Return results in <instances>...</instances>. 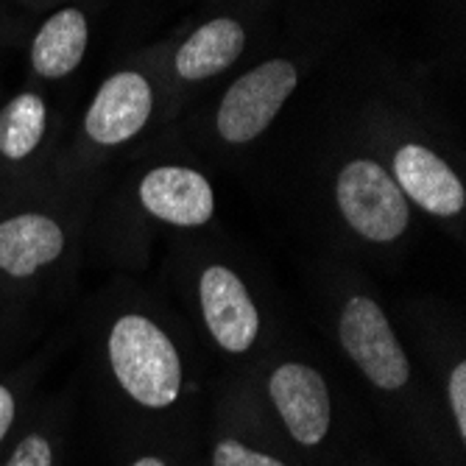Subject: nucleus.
I'll use <instances>...</instances> for the list:
<instances>
[{"label": "nucleus", "mask_w": 466, "mask_h": 466, "mask_svg": "<svg viewBox=\"0 0 466 466\" xmlns=\"http://www.w3.org/2000/svg\"><path fill=\"white\" fill-rule=\"evenodd\" d=\"M109 360L123 391L146 408H167L182 389L177 347L146 316H123L109 332Z\"/></svg>", "instance_id": "nucleus-1"}, {"label": "nucleus", "mask_w": 466, "mask_h": 466, "mask_svg": "<svg viewBox=\"0 0 466 466\" xmlns=\"http://www.w3.org/2000/svg\"><path fill=\"white\" fill-rule=\"evenodd\" d=\"M335 198L347 224L371 243H391L408 229L405 193L386 167L371 159H355L338 174Z\"/></svg>", "instance_id": "nucleus-2"}, {"label": "nucleus", "mask_w": 466, "mask_h": 466, "mask_svg": "<svg viewBox=\"0 0 466 466\" xmlns=\"http://www.w3.org/2000/svg\"><path fill=\"white\" fill-rule=\"evenodd\" d=\"M296 87V67L288 59H271L240 76L218 106V135L227 143H248L268 129Z\"/></svg>", "instance_id": "nucleus-3"}, {"label": "nucleus", "mask_w": 466, "mask_h": 466, "mask_svg": "<svg viewBox=\"0 0 466 466\" xmlns=\"http://www.w3.org/2000/svg\"><path fill=\"white\" fill-rule=\"evenodd\" d=\"M341 344L377 389L400 391L408 383V358L383 310L366 296H355L347 302L341 313Z\"/></svg>", "instance_id": "nucleus-4"}, {"label": "nucleus", "mask_w": 466, "mask_h": 466, "mask_svg": "<svg viewBox=\"0 0 466 466\" xmlns=\"http://www.w3.org/2000/svg\"><path fill=\"white\" fill-rule=\"evenodd\" d=\"M204 321L221 350L246 352L260 332V316L243 279L227 266H209L198 279Z\"/></svg>", "instance_id": "nucleus-5"}, {"label": "nucleus", "mask_w": 466, "mask_h": 466, "mask_svg": "<svg viewBox=\"0 0 466 466\" xmlns=\"http://www.w3.org/2000/svg\"><path fill=\"white\" fill-rule=\"evenodd\" d=\"M268 394L285 421L288 433L305 444H319L329 431V391L324 377L305 363H285L268 380Z\"/></svg>", "instance_id": "nucleus-6"}, {"label": "nucleus", "mask_w": 466, "mask_h": 466, "mask_svg": "<svg viewBox=\"0 0 466 466\" xmlns=\"http://www.w3.org/2000/svg\"><path fill=\"white\" fill-rule=\"evenodd\" d=\"M154 96L140 73H117L104 81L93 106L84 117V129L101 146H120L148 123Z\"/></svg>", "instance_id": "nucleus-7"}, {"label": "nucleus", "mask_w": 466, "mask_h": 466, "mask_svg": "<svg viewBox=\"0 0 466 466\" xmlns=\"http://www.w3.org/2000/svg\"><path fill=\"white\" fill-rule=\"evenodd\" d=\"M140 201L148 213L174 227H204L216 213L209 182L190 167L165 165L140 182Z\"/></svg>", "instance_id": "nucleus-8"}, {"label": "nucleus", "mask_w": 466, "mask_h": 466, "mask_svg": "<svg viewBox=\"0 0 466 466\" xmlns=\"http://www.w3.org/2000/svg\"><path fill=\"white\" fill-rule=\"evenodd\" d=\"M394 177L400 190L433 216L452 218L466 204V193L455 171L425 146H402L394 154Z\"/></svg>", "instance_id": "nucleus-9"}, {"label": "nucleus", "mask_w": 466, "mask_h": 466, "mask_svg": "<svg viewBox=\"0 0 466 466\" xmlns=\"http://www.w3.org/2000/svg\"><path fill=\"white\" fill-rule=\"evenodd\" d=\"M65 251L62 227L42 213H20L0 221V274L28 279Z\"/></svg>", "instance_id": "nucleus-10"}, {"label": "nucleus", "mask_w": 466, "mask_h": 466, "mask_svg": "<svg viewBox=\"0 0 466 466\" xmlns=\"http://www.w3.org/2000/svg\"><path fill=\"white\" fill-rule=\"evenodd\" d=\"M246 48V31L232 17L201 25L177 54V73L187 81L213 78L232 67Z\"/></svg>", "instance_id": "nucleus-11"}, {"label": "nucleus", "mask_w": 466, "mask_h": 466, "mask_svg": "<svg viewBox=\"0 0 466 466\" xmlns=\"http://www.w3.org/2000/svg\"><path fill=\"white\" fill-rule=\"evenodd\" d=\"M84 51H87V20L78 9H62L36 31L31 65L39 76L62 78L78 67Z\"/></svg>", "instance_id": "nucleus-12"}, {"label": "nucleus", "mask_w": 466, "mask_h": 466, "mask_svg": "<svg viewBox=\"0 0 466 466\" xmlns=\"http://www.w3.org/2000/svg\"><path fill=\"white\" fill-rule=\"evenodd\" d=\"M48 109L34 93H23L0 109V154L12 162L25 159L46 135Z\"/></svg>", "instance_id": "nucleus-13"}, {"label": "nucleus", "mask_w": 466, "mask_h": 466, "mask_svg": "<svg viewBox=\"0 0 466 466\" xmlns=\"http://www.w3.org/2000/svg\"><path fill=\"white\" fill-rule=\"evenodd\" d=\"M213 466H285V463L277 461V458H271V455L254 452V450H248V447L240 444V441L224 439V441L216 444Z\"/></svg>", "instance_id": "nucleus-14"}, {"label": "nucleus", "mask_w": 466, "mask_h": 466, "mask_svg": "<svg viewBox=\"0 0 466 466\" xmlns=\"http://www.w3.org/2000/svg\"><path fill=\"white\" fill-rule=\"evenodd\" d=\"M6 466H51V444L42 436H25Z\"/></svg>", "instance_id": "nucleus-15"}, {"label": "nucleus", "mask_w": 466, "mask_h": 466, "mask_svg": "<svg viewBox=\"0 0 466 466\" xmlns=\"http://www.w3.org/2000/svg\"><path fill=\"white\" fill-rule=\"evenodd\" d=\"M450 405L455 413V425L461 439L466 436V363H458L450 374Z\"/></svg>", "instance_id": "nucleus-16"}, {"label": "nucleus", "mask_w": 466, "mask_h": 466, "mask_svg": "<svg viewBox=\"0 0 466 466\" xmlns=\"http://www.w3.org/2000/svg\"><path fill=\"white\" fill-rule=\"evenodd\" d=\"M12 421H15V397L6 386H0V441L6 439Z\"/></svg>", "instance_id": "nucleus-17"}, {"label": "nucleus", "mask_w": 466, "mask_h": 466, "mask_svg": "<svg viewBox=\"0 0 466 466\" xmlns=\"http://www.w3.org/2000/svg\"><path fill=\"white\" fill-rule=\"evenodd\" d=\"M132 466H165V463L159 458H137Z\"/></svg>", "instance_id": "nucleus-18"}]
</instances>
